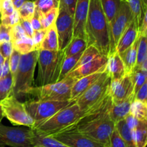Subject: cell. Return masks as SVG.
Here are the masks:
<instances>
[{"instance_id":"1","label":"cell","mask_w":147,"mask_h":147,"mask_svg":"<svg viewBox=\"0 0 147 147\" xmlns=\"http://www.w3.org/2000/svg\"><path fill=\"white\" fill-rule=\"evenodd\" d=\"M85 32L88 46H95L102 55L108 57L111 53L110 37L107 20L100 0L89 1Z\"/></svg>"},{"instance_id":"2","label":"cell","mask_w":147,"mask_h":147,"mask_svg":"<svg viewBox=\"0 0 147 147\" xmlns=\"http://www.w3.org/2000/svg\"><path fill=\"white\" fill-rule=\"evenodd\" d=\"M84 116V111L76 103L61 109L58 112L40 123L33 131L37 134L53 136L75 127Z\"/></svg>"},{"instance_id":"3","label":"cell","mask_w":147,"mask_h":147,"mask_svg":"<svg viewBox=\"0 0 147 147\" xmlns=\"http://www.w3.org/2000/svg\"><path fill=\"white\" fill-rule=\"evenodd\" d=\"M75 127L80 133L109 147L111 135L116 123L110 118L109 111H106L84 116Z\"/></svg>"},{"instance_id":"4","label":"cell","mask_w":147,"mask_h":147,"mask_svg":"<svg viewBox=\"0 0 147 147\" xmlns=\"http://www.w3.org/2000/svg\"><path fill=\"white\" fill-rule=\"evenodd\" d=\"M64 58V50L50 51L39 49L37 86H45L60 80Z\"/></svg>"},{"instance_id":"5","label":"cell","mask_w":147,"mask_h":147,"mask_svg":"<svg viewBox=\"0 0 147 147\" xmlns=\"http://www.w3.org/2000/svg\"><path fill=\"white\" fill-rule=\"evenodd\" d=\"M39 49L25 55H21L20 64L14 78L11 95L17 98L28 95L32 87L34 74L37 63Z\"/></svg>"},{"instance_id":"6","label":"cell","mask_w":147,"mask_h":147,"mask_svg":"<svg viewBox=\"0 0 147 147\" xmlns=\"http://www.w3.org/2000/svg\"><path fill=\"white\" fill-rule=\"evenodd\" d=\"M77 79L66 77L56 83L41 86H32L28 95L40 100H70L71 89Z\"/></svg>"},{"instance_id":"7","label":"cell","mask_w":147,"mask_h":147,"mask_svg":"<svg viewBox=\"0 0 147 147\" xmlns=\"http://www.w3.org/2000/svg\"><path fill=\"white\" fill-rule=\"evenodd\" d=\"M75 103L76 101L71 99L67 100H40L30 99L24 102V104L26 110L35 121L33 127L34 128L61 109Z\"/></svg>"},{"instance_id":"8","label":"cell","mask_w":147,"mask_h":147,"mask_svg":"<svg viewBox=\"0 0 147 147\" xmlns=\"http://www.w3.org/2000/svg\"><path fill=\"white\" fill-rule=\"evenodd\" d=\"M111 79L103 71L98 79L75 101L83 111H86L101 101L109 93Z\"/></svg>"},{"instance_id":"9","label":"cell","mask_w":147,"mask_h":147,"mask_svg":"<svg viewBox=\"0 0 147 147\" xmlns=\"http://www.w3.org/2000/svg\"><path fill=\"white\" fill-rule=\"evenodd\" d=\"M4 117L13 125L26 126L32 129L34 126V119L29 114L24 103H22L13 95L0 101Z\"/></svg>"},{"instance_id":"10","label":"cell","mask_w":147,"mask_h":147,"mask_svg":"<svg viewBox=\"0 0 147 147\" xmlns=\"http://www.w3.org/2000/svg\"><path fill=\"white\" fill-rule=\"evenodd\" d=\"M34 131L22 126H7L0 123V146L32 147Z\"/></svg>"},{"instance_id":"11","label":"cell","mask_w":147,"mask_h":147,"mask_svg":"<svg viewBox=\"0 0 147 147\" xmlns=\"http://www.w3.org/2000/svg\"><path fill=\"white\" fill-rule=\"evenodd\" d=\"M134 17L129 7V3L126 0H123L119 9V13L116 15L114 21L113 22L110 30V54L116 51V47L120 40L121 37L125 30L129 27L131 22L133 20Z\"/></svg>"},{"instance_id":"12","label":"cell","mask_w":147,"mask_h":147,"mask_svg":"<svg viewBox=\"0 0 147 147\" xmlns=\"http://www.w3.org/2000/svg\"><path fill=\"white\" fill-rule=\"evenodd\" d=\"M58 36L59 50H64L73 38V17L63 9H59L55 21Z\"/></svg>"},{"instance_id":"13","label":"cell","mask_w":147,"mask_h":147,"mask_svg":"<svg viewBox=\"0 0 147 147\" xmlns=\"http://www.w3.org/2000/svg\"><path fill=\"white\" fill-rule=\"evenodd\" d=\"M52 137L69 147H106L80 133L76 127L64 131Z\"/></svg>"},{"instance_id":"14","label":"cell","mask_w":147,"mask_h":147,"mask_svg":"<svg viewBox=\"0 0 147 147\" xmlns=\"http://www.w3.org/2000/svg\"><path fill=\"white\" fill-rule=\"evenodd\" d=\"M109 93L113 102L125 100L134 94V83L131 74H126L119 79L111 80Z\"/></svg>"},{"instance_id":"15","label":"cell","mask_w":147,"mask_h":147,"mask_svg":"<svg viewBox=\"0 0 147 147\" xmlns=\"http://www.w3.org/2000/svg\"><path fill=\"white\" fill-rule=\"evenodd\" d=\"M107 59L108 57L106 56L101 55L88 63L75 67L67 75L66 77L73 78L78 80L80 78L97 73V72L104 71Z\"/></svg>"},{"instance_id":"16","label":"cell","mask_w":147,"mask_h":147,"mask_svg":"<svg viewBox=\"0 0 147 147\" xmlns=\"http://www.w3.org/2000/svg\"><path fill=\"white\" fill-rule=\"evenodd\" d=\"M90 0H77L73 15V37H78L86 39V18L89 8Z\"/></svg>"},{"instance_id":"17","label":"cell","mask_w":147,"mask_h":147,"mask_svg":"<svg viewBox=\"0 0 147 147\" xmlns=\"http://www.w3.org/2000/svg\"><path fill=\"white\" fill-rule=\"evenodd\" d=\"M104 71L111 80L119 79L126 75V70L121 55L116 51L108 56Z\"/></svg>"},{"instance_id":"18","label":"cell","mask_w":147,"mask_h":147,"mask_svg":"<svg viewBox=\"0 0 147 147\" xmlns=\"http://www.w3.org/2000/svg\"><path fill=\"white\" fill-rule=\"evenodd\" d=\"M138 37H139V27L136 20L133 19V20L129 24V27L126 28L121 37L116 47V51L119 54L123 53L134 44Z\"/></svg>"},{"instance_id":"19","label":"cell","mask_w":147,"mask_h":147,"mask_svg":"<svg viewBox=\"0 0 147 147\" xmlns=\"http://www.w3.org/2000/svg\"><path fill=\"white\" fill-rule=\"evenodd\" d=\"M134 99V95H132L121 101H112L111 106L109 110V116L115 123L119 121L123 120L130 113L131 106Z\"/></svg>"},{"instance_id":"20","label":"cell","mask_w":147,"mask_h":147,"mask_svg":"<svg viewBox=\"0 0 147 147\" xmlns=\"http://www.w3.org/2000/svg\"><path fill=\"white\" fill-rule=\"evenodd\" d=\"M103 71H99L78 79L71 89L70 99L76 100L100 78Z\"/></svg>"},{"instance_id":"21","label":"cell","mask_w":147,"mask_h":147,"mask_svg":"<svg viewBox=\"0 0 147 147\" xmlns=\"http://www.w3.org/2000/svg\"><path fill=\"white\" fill-rule=\"evenodd\" d=\"M139 42V36L131 46L119 54L121 55L126 70V74H131L134 70L137 60V50Z\"/></svg>"},{"instance_id":"22","label":"cell","mask_w":147,"mask_h":147,"mask_svg":"<svg viewBox=\"0 0 147 147\" xmlns=\"http://www.w3.org/2000/svg\"><path fill=\"white\" fill-rule=\"evenodd\" d=\"M122 1L123 0H100L102 8L107 20L109 34L113 22L114 21L121 8Z\"/></svg>"},{"instance_id":"23","label":"cell","mask_w":147,"mask_h":147,"mask_svg":"<svg viewBox=\"0 0 147 147\" xmlns=\"http://www.w3.org/2000/svg\"><path fill=\"white\" fill-rule=\"evenodd\" d=\"M39 49L50 51H57L59 50L58 36L56 30L55 23L47 29L44 40L40 44Z\"/></svg>"},{"instance_id":"24","label":"cell","mask_w":147,"mask_h":147,"mask_svg":"<svg viewBox=\"0 0 147 147\" xmlns=\"http://www.w3.org/2000/svg\"><path fill=\"white\" fill-rule=\"evenodd\" d=\"M14 50L21 55H25L37 50V47L34 43L32 38L27 35L23 36L19 40L13 42Z\"/></svg>"},{"instance_id":"25","label":"cell","mask_w":147,"mask_h":147,"mask_svg":"<svg viewBox=\"0 0 147 147\" xmlns=\"http://www.w3.org/2000/svg\"><path fill=\"white\" fill-rule=\"evenodd\" d=\"M88 47L86 39L78 37H73L68 45L64 50L65 56L74 55L84 51Z\"/></svg>"},{"instance_id":"26","label":"cell","mask_w":147,"mask_h":147,"mask_svg":"<svg viewBox=\"0 0 147 147\" xmlns=\"http://www.w3.org/2000/svg\"><path fill=\"white\" fill-rule=\"evenodd\" d=\"M136 147L147 146V121H140L136 129L132 130Z\"/></svg>"},{"instance_id":"27","label":"cell","mask_w":147,"mask_h":147,"mask_svg":"<svg viewBox=\"0 0 147 147\" xmlns=\"http://www.w3.org/2000/svg\"><path fill=\"white\" fill-rule=\"evenodd\" d=\"M116 129L124 141L126 147H136L132 130L129 129L124 119L116 123Z\"/></svg>"},{"instance_id":"28","label":"cell","mask_w":147,"mask_h":147,"mask_svg":"<svg viewBox=\"0 0 147 147\" xmlns=\"http://www.w3.org/2000/svg\"><path fill=\"white\" fill-rule=\"evenodd\" d=\"M83 52H82V53H78V54L74 55L65 56V58L63 62V65H62L60 80L65 78L67 76V75L74 68L75 66L77 64L78 61L80 59V56L83 54Z\"/></svg>"},{"instance_id":"29","label":"cell","mask_w":147,"mask_h":147,"mask_svg":"<svg viewBox=\"0 0 147 147\" xmlns=\"http://www.w3.org/2000/svg\"><path fill=\"white\" fill-rule=\"evenodd\" d=\"M130 113L141 121H147V104L134 99L131 106Z\"/></svg>"},{"instance_id":"30","label":"cell","mask_w":147,"mask_h":147,"mask_svg":"<svg viewBox=\"0 0 147 147\" xmlns=\"http://www.w3.org/2000/svg\"><path fill=\"white\" fill-rule=\"evenodd\" d=\"M13 83L14 80L11 73L6 77L0 78V101L11 95Z\"/></svg>"},{"instance_id":"31","label":"cell","mask_w":147,"mask_h":147,"mask_svg":"<svg viewBox=\"0 0 147 147\" xmlns=\"http://www.w3.org/2000/svg\"><path fill=\"white\" fill-rule=\"evenodd\" d=\"M101 55L102 54L100 53V52L99 51L95 46L88 45L87 47V48L83 51V54L80 56V59H79V60L78 61L77 64L75 66V67H78V66H80L82 65L85 64V63H88V62L94 60V59H96V57Z\"/></svg>"},{"instance_id":"32","label":"cell","mask_w":147,"mask_h":147,"mask_svg":"<svg viewBox=\"0 0 147 147\" xmlns=\"http://www.w3.org/2000/svg\"><path fill=\"white\" fill-rule=\"evenodd\" d=\"M132 80L134 83V96L139 91V89L141 88L144 83L147 79V72L145 71L144 70H142V68L136 69L134 70L131 73Z\"/></svg>"},{"instance_id":"33","label":"cell","mask_w":147,"mask_h":147,"mask_svg":"<svg viewBox=\"0 0 147 147\" xmlns=\"http://www.w3.org/2000/svg\"><path fill=\"white\" fill-rule=\"evenodd\" d=\"M36 11L39 14H45L50 10L59 8L60 0H34Z\"/></svg>"},{"instance_id":"34","label":"cell","mask_w":147,"mask_h":147,"mask_svg":"<svg viewBox=\"0 0 147 147\" xmlns=\"http://www.w3.org/2000/svg\"><path fill=\"white\" fill-rule=\"evenodd\" d=\"M17 10L19 11L20 19L30 20L33 17L36 11L34 1L32 0H27Z\"/></svg>"},{"instance_id":"35","label":"cell","mask_w":147,"mask_h":147,"mask_svg":"<svg viewBox=\"0 0 147 147\" xmlns=\"http://www.w3.org/2000/svg\"><path fill=\"white\" fill-rule=\"evenodd\" d=\"M129 7L131 11L134 19L136 20L138 27H140L144 17V11L141 0H128Z\"/></svg>"},{"instance_id":"36","label":"cell","mask_w":147,"mask_h":147,"mask_svg":"<svg viewBox=\"0 0 147 147\" xmlns=\"http://www.w3.org/2000/svg\"><path fill=\"white\" fill-rule=\"evenodd\" d=\"M139 36V42L137 50V60H136V67L134 70L140 68L147 55V37L143 35Z\"/></svg>"},{"instance_id":"37","label":"cell","mask_w":147,"mask_h":147,"mask_svg":"<svg viewBox=\"0 0 147 147\" xmlns=\"http://www.w3.org/2000/svg\"><path fill=\"white\" fill-rule=\"evenodd\" d=\"M58 12L59 8H55L45 13V14H40V22H41L42 29L47 30L50 26L55 23L56 19L58 15Z\"/></svg>"},{"instance_id":"38","label":"cell","mask_w":147,"mask_h":147,"mask_svg":"<svg viewBox=\"0 0 147 147\" xmlns=\"http://www.w3.org/2000/svg\"><path fill=\"white\" fill-rule=\"evenodd\" d=\"M15 9L12 0H0V14L1 18L11 14Z\"/></svg>"},{"instance_id":"39","label":"cell","mask_w":147,"mask_h":147,"mask_svg":"<svg viewBox=\"0 0 147 147\" xmlns=\"http://www.w3.org/2000/svg\"><path fill=\"white\" fill-rule=\"evenodd\" d=\"M20 58H21V54L17 51L14 50L13 53H11V56L9 58V67H10V73L12 75L13 78L15 76L17 70L18 69L19 64H20Z\"/></svg>"},{"instance_id":"40","label":"cell","mask_w":147,"mask_h":147,"mask_svg":"<svg viewBox=\"0 0 147 147\" xmlns=\"http://www.w3.org/2000/svg\"><path fill=\"white\" fill-rule=\"evenodd\" d=\"M109 147H126L124 141L116 128L111 135Z\"/></svg>"},{"instance_id":"41","label":"cell","mask_w":147,"mask_h":147,"mask_svg":"<svg viewBox=\"0 0 147 147\" xmlns=\"http://www.w3.org/2000/svg\"><path fill=\"white\" fill-rule=\"evenodd\" d=\"M1 24H5V25L9 26V27H12L15 24L20 23V17L19 14V11L17 9H15L14 12L7 17L1 18Z\"/></svg>"},{"instance_id":"42","label":"cell","mask_w":147,"mask_h":147,"mask_svg":"<svg viewBox=\"0 0 147 147\" xmlns=\"http://www.w3.org/2000/svg\"><path fill=\"white\" fill-rule=\"evenodd\" d=\"M77 0H60L59 9H63L73 17Z\"/></svg>"},{"instance_id":"43","label":"cell","mask_w":147,"mask_h":147,"mask_svg":"<svg viewBox=\"0 0 147 147\" xmlns=\"http://www.w3.org/2000/svg\"><path fill=\"white\" fill-rule=\"evenodd\" d=\"M14 51V47L11 41L0 42V53L5 59L9 58Z\"/></svg>"},{"instance_id":"44","label":"cell","mask_w":147,"mask_h":147,"mask_svg":"<svg viewBox=\"0 0 147 147\" xmlns=\"http://www.w3.org/2000/svg\"><path fill=\"white\" fill-rule=\"evenodd\" d=\"M26 35L20 23L11 27V41L14 42Z\"/></svg>"},{"instance_id":"45","label":"cell","mask_w":147,"mask_h":147,"mask_svg":"<svg viewBox=\"0 0 147 147\" xmlns=\"http://www.w3.org/2000/svg\"><path fill=\"white\" fill-rule=\"evenodd\" d=\"M11 41V27L0 24V42Z\"/></svg>"},{"instance_id":"46","label":"cell","mask_w":147,"mask_h":147,"mask_svg":"<svg viewBox=\"0 0 147 147\" xmlns=\"http://www.w3.org/2000/svg\"><path fill=\"white\" fill-rule=\"evenodd\" d=\"M46 32H47V30H45V29H41V30H34V34H33V36L32 38L34 43L35 44V45L37 46L38 49L41 42L44 40Z\"/></svg>"},{"instance_id":"47","label":"cell","mask_w":147,"mask_h":147,"mask_svg":"<svg viewBox=\"0 0 147 147\" xmlns=\"http://www.w3.org/2000/svg\"><path fill=\"white\" fill-rule=\"evenodd\" d=\"M20 24H21L22 27L26 35L28 36V37H32L34 30V29L32 28V26L30 20L20 19Z\"/></svg>"},{"instance_id":"48","label":"cell","mask_w":147,"mask_h":147,"mask_svg":"<svg viewBox=\"0 0 147 147\" xmlns=\"http://www.w3.org/2000/svg\"><path fill=\"white\" fill-rule=\"evenodd\" d=\"M135 99L142 100L147 104V79L135 96Z\"/></svg>"},{"instance_id":"49","label":"cell","mask_w":147,"mask_h":147,"mask_svg":"<svg viewBox=\"0 0 147 147\" xmlns=\"http://www.w3.org/2000/svg\"><path fill=\"white\" fill-rule=\"evenodd\" d=\"M124 120L125 121H126L127 126L129 127V129H131V130H134V129H136V126L139 125V122H140L141 121L136 119V117H134V116L132 114H131V113H129V114L125 118Z\"/></svg>"},{"instance_id":"50","label":"cell","mask_w":147,"mask_h":147,"mask_svg":"<svg viewBox=\"0 0 147 147\" xmlns=\"http://www.w3.org/2000/svg\"><path fill=\"white\" fill-rule=\"evenodd\" d=\"M139 35L146 36L147 37V8L145 10L142 24L139 28Z\"/></svg>"},{"instance_id":"51","label":"cell","mask_w":147,"mask_h":147,"mask_svg":"<svg viewBox=\"0 0 147 147\" xmlns=\"http://www.w3.org/2000/svg\"><path fill=\"white\" fill-rule=\"evenodd\" d=\"M30 22H31V24L32 26V28L34 29V30H39L42 29L41 22H40V14L37 11H35V13H34L32 18L30 20Z\"/></svg>"},{"instance_id":"52","label":"cell","mask_w":147,"mask_h":147,"mask_svg":"<svg viewBox=\"0 0 147 147\" xmlns=\"http://www.w3.org/2000/svg\"><path fill=\"white\" fill-rule=\"evenodd\" d=\"M10 73V67H9V58L5 59L4 63L1 65L0 68V78L6 77L7 75Z\"/></svg>"},{"instance_id":"53","label":"cell","mask_w":147,"mask_h":147,"mask_svg":"<svg viewBox=\"0 0 147 147\" xmlns=\"http://www.w3.org/2000/svg\"><path fill=\"white\" fill-rule=\"evenodd\" d=\"M27 0H12L13 4H14V7H15L16 9H18L20 7L22 6V4L26 1Z\"/></svg>"},{"instance_id":"54","label":"cell","mask_w":147,"mask_h":147,"mask_svg":"<svg viewBox=\"0 0 147 147\" xmlns=\"http://www.w3.org/2000/svg\"><path fill=\"white\" fill-rule=\"evenodd\" d=\"M140 68H142V70H144L145 71L147 72V55L146 56V58H145V60H144L143 63H142V65H141Z\"/></svg>"},{"instance_id":"55","label":"cell","mask_w":147,"mask_h":147,"mask_svg":"<svg viewBox=\"0 0 147 147\" xmlns=\"http://www.w3.org/2000/svg\"><path fill=\"white\" fill-rule=\"evenodd\" d=\"M141 1H142V7H143L144 14L145 10H146V9L147 8V0H141Z\"/></svg>"},{"instance_id":"56","label":"cell","mask_w":147,"mask_h":147,"mask_svg":"<svg viewBox=\"0 0 147 147\" xmlns=\"http://www.w3.org/2000/svg\"><path fill=\"white\" fill-rule=\"evenodd\" d=\"M4 117V113H3L2 109H1V105H0V123H1V121H2L3 118Z\"/></svg>"},{"instance_id":"57","label":"cell","mask_w":147,"mask_h":147,"mask_svg":"<svg viewBox=\"0 0 147 147\" xmlns=\"http://www.w3.org/2000/svg\"><path fill=\"white\" fill-rule=\"evenodd\" d=\"M4 60H5V58H4V57L2 56V55L0 53V68H1V65H2L3 63H4Z\"/></svg>"},{"instance_id":"58","label":"cell","mask_w":147,"mask_h":147,"mask_svg":"<svg viewBox=\"0 0 147 147\" xmlns=\"http://www.w3.org/2000/svg\"><path fill=\"white\" fill-rule=\"evenodd\" d=\"M32 147H46V146H43V145H41V144H36V145H34V146H32Z\"/></svg>"},{"instance_id":"59","label":"cell","mask_w":147,"mask_h":147,"mask_svg":"<svg viewBox=\"0 0 147 147\" xmlns=\"http://www.w3.org/2000/svg\"><path fill=\"white\" fill-rule=\"evenodd\" d=\"M1 14H0V24H1Z\"/></svg>"},{"instance_id":"60","label":"cell","mask_w":147,"mask_h":147,"mask_svg":"<svg viewBox=\"0 0 147 147\" xmlns=\"http://www.w3.org/2000/svg\"><path fill=\"white\" fill-rule=\"evenodd\" d=\"M32 1H34V0H32Z\"/></svg>"},{"instance_id":"61","label":"cell","mask_w":147,"mask_h":147,"mask_svg":"<svg viewBox=\"0 0 147 147\" xmlns=\"http://www.w3.org/2000/svg\"><path fill=\"white\" fill-rule=\"evenodd\" d=\"M126 1H128V0H126Z\"/></svg>"},{"instance_id":"62","label":"cell","mask_w":147,"mask_h":147,"mask_svg":"<svg viewBox=\"0 0 147 147\" xmlns=\"http://www.w3.org/2000/svg\"><path fill=\"white\" fill-rule=\"evenodd\" d=\"M0 147H1V146H0Z\"/></svg>"}]
</instances>
